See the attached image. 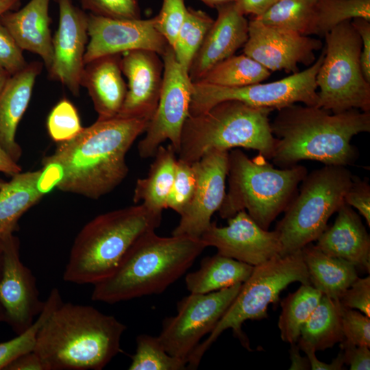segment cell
Segmentation results:
<instances>
[{"label":"cell","mask_w":370,"mask_h":370,"mask_svg":"<svg viewBox=\"0 0 370 370\" xmlns=\"http://www.w3.org/2000/svg\"><path fill=\"white\" fill-rule=\"evenodd\" d=\"M148 121L114 117L97 120L72 139L58 143L42 165L63 192L97 199L127 175L126 154Z\"/></svg>","instance_id":"1"},{"label":"cell","mask_w":370,"mask_h":370,"mask_svg":"<svg viewBox=\"0 0 370 370\" xmlns=\"http://www.w3.org/2000/svg\"><path fill=\"white\" fill-rule=\"evenodd\" d=\"M271 127L276 138L271 159L278 166L287 168L305 160L346 166L358 156L352 138L370 132V112L332 113L294 103L278 110Z\"/></svg>","instance_id":"2"},{"label":"cell","mask_w":370,"mask_h":370,"mask_svg":"<svg viewBox=\"0 0 370 370\" xmlns=\"http://www.w3.org/2000/svg\"><path fill=\"white\" fill-rule=\"evenodd\" d=\"M126 328L92 306L62 301L41 326L34 352L45 370H101L121 352Z\"/></svg>","instance_id":"3"},{"label":"cell","mask_w":370,"mask_h":370,"mask_svg":"<svg viewBox=\"0 0 370 370\" xmlns=\"http://www.w3.org/2000/svg\"><path fill=\"white\" fill-rule=\"evenodd\" d=\"M208 247L186 236H160L155 230L141 235L114 271L94 284L91 299L115 304L159 294L181 278Z\"/></svg>","instance_id":"4"},{"label":"cell","mask_w":370,"mask_h":370,"mask_svg":"<svg viewBox=\"0 0 370 370\" xmlns=\"http://www.w3.org/2000/svg\"><path fill=\"white\" fill-rule=\"evenodd\" d=\"M161 220L162 213L142 204L97 216L76 236L63 280L94 285L107 278L132 244L143 234L155 230Z\"/></svg>","instance_id":"5"},{"label":"cell","mask_w":370,"mask_h":370,"mask_svg":"<svg viewBox=\"0 0 370 370\" xmlns=\"http://www.w3.org/2000/svg\"><path fill=\"white\" fill-rule=\"evenodd\" d=\"M273 110L227 100L203 114L188 115L182 131L178 158L193 163L211 149L243 147L271 159L276 143L269 118Z\"/></svg>","instance_id":"6"},{"label":"cell","mask_w":370,"mask_h":370,"mask_svg":"<svg viewBox=\"0 0 370 370\" xmlns=\"http://www.w3.org/2000/svg\"><path fill=\"white\" fill-rule=\"evenodd\" d=\"M308 174L300 164L276 169L258 154L249 158L238 149L228 153V190L218 210L228 219L245 210L262 229L285 211Z\"/></svg>","instance_id":"7"},{"label":"cell","mask_w":370,"mask_h":370,"mask_svg":"<svg viewBox=\"0 0 370 370\" xmlns=\"http://www.w3.org/2000/svg\"><path fill=\"white\" fill-rule=\"evenodd\" d=\"M295 282L310 284L301 250L285 256L277 255L254 267L250 276L242 284L237 295L207 339L199 343L189 356L187 367L196 369L205 352L227 329H232L234 334L248 347L242 331L243 323L247 320L267 318L269 306L277 304L281 292Z\"/></svg>","instance_id":"8"},{"label":"cell","mask_w":370,"mask_h":370,"mask_svg":"<svg viewBox=\"0 0 370 370\" xmlns=\"http://www.w3.org/2000/svg\"><path fill=\"white\" fill-rule=\"evenodd\" d=\"M353 175L343 166L325 165L307 174L278 223L280 256L301 250L328 227L330 217L345 203Z\"/></svg>","instance_id":"9"},{"label":"cell","mask_w":370,"mask_h":370,"mask_svg":"<svg viewBox=\"0 0 370 370\" xmlns=\"http://www.w3.org/2000/svg\"><path fill=\"white\" fill-rule=\"evenodd\" d=\"M323 62L316 76L319 107L332 113L352 109L370 112V82L360 66V37L351 21H345L325 36Z\"/></svg>","instance_id":"10"},{"label":"cell","mask_w":370,"mask_h":370,"mask_svg":"<svg viewBox=\"0 0 370 370\" xmlns=\"http://www.w3.org/2000/svg\"><path fill=\"white\" fill-rule=\"evenodd\" d=\"M324 56L323 47L317 60L306 69L267 84L228 87L193 82L189 115L203 114L217 103L227 100L278 110L297 102L319 107L316 76Z\"/></svg>","instance_id":"11"},{"label":"cell","mask_w":370,"mask_h":370,"mask_svg":"<svg viewBox=\"0 0 370 370\" xmlns=\"http://www.w3.org/2000/svg\"><path fill=\"white\" fill-rule=\"evenodd\" d=\"M242 284L208 293H190L177 314L162 322L158 336L167 353L187 362L201 339L210 334L239 292Z\"/></svg>","instance_id":"12"},{"label":"cell","mask_w":370,"mask_h":370,"mask_svg":"<svg viewBox=\"0 0 370 370\" xmlns=\"http://www.w3.org/2000/svg\"><path fill=\"white\" fill-rule=\"evenodd\" d=\"M162 57L163 81L158 107L138 145L142 158H153L166 140L177 153L182 128L189 115L193 82L176 60L172 47L169 46Z\"/></svg>","instance_id":"13"},{"label":"cell","mask_w":370,"mask_h":370,"mask_svg":"<svg viewBox=\"0 0 370 370\" xmlns=\"http://www.w3.org/2000/svg\"><path fill=\"white\" fill-rule=\"evenodd\" d=\"M0 240L3 247L0 303L5 322L18 334L32 325L45 301L39 298L35 276L21 260L18 238L11 234Z\"/></svg>","instance_id":"14"},{"label":"cell","mask_w":370,"mask_h":370,"mask_svg":"<svg viewBox=\"0 0 370 370\" xmlns=\"http://www.w3.org/2000/svg\"><path fill=\"white\" fill-rule=\"evenodd\" d=\"M243 53L270 71L299 72V64L310 66L314 51L323 47L317 38L276 27L264 25L254 18L248 22V38Z\"/></svg>","instance_id":"15"},{"label":"cell","mask_w":370,"mask_h":370,"mask_svg":"<svg viewBox=\"0 0 370 370\" xmlns=\"http://www.w3.org/2000/svg\"><path fill=\"white\" fill-rule=\"evenodd\" d=\"M228 151L211 149L193 162L197 174L193 197L180 214L172 235L200 238L209 227L213 214L223 201L228 169Z\"/></svg>","instance_id":"16"},{"label":"cell","mask_w":370,"mask_h":370,"mask_svg":"<svg viewBox=\"0 0 370 370\" xmlns=\"http://www.w3.org/2000/svg\"><path fill=\"white\" fill-rule=\"evenodd\" d=\"M149 19H118L88 14V42L85 64L97 58L133 50H150L162 56L169 46Z\"/></svg>","instance_id":"17"},{"label":"cell","mask_w":370,"mask_h":370,"mask_svg":"<svg viewBox=\"0 0 370 370\" xmlns=\"http://www.w3.org/2000/svg\"><path fill=\"white\" fill-rule=\"evenodd\" d=\"M200 238L218 254L253 267L280 255L282 249L278 232L262 229L245 210L228 219L226 226L212 222Z\"/></svg>","instance_id":"18"},{"label":"cell","mask_w":370,"mask_h":370,"mask_svg":"<svg viewBox=\"0 0 370 370\" xmlns=\"http://www.w3.org/2000/svg\"><path fill=\"white\" fill-rule=\"evenodd\" d=\"M59 23L52 39L53 62L50 78L60 82L78 96L88 42V14L72 0H57Z\"/></svg>","instance_id":"19"},{"label":"cell","mask_w":370,"mask_h":370,"mask_svg":"<svg viewBox=\"0 0 370 370\" xmlns=\"http://www.w3.org/2000/svg\"><path fill=\"white\" fill-rule=\"evenodd\" d=\"M150 50H133L121 55V71L127 77V92L116 117L149 121L159 101L163 81V61Z\"/></svg>","instance_id":"20"},{"label":"cell","mask_w":370,"mask_h":370,"mask_svg":"<svg viewBox=\"0 0 370 370\" xmlns=\"http://www.w3.org/2000/svg\"><path fill=\"white\" fill-rule=\"evenodd\" d=\"M217 19L194 57L188 71L193 82L200 79L212 67L234 55L248 38V21L230 2L216 8Z\"/></svg>","instance_id":"21"},{"label":"cell","mask_w":370,"mask_h":370,"mask_svg":"<svg viewBox=\"0 0 370 370\" xmlns=\"http://www.w3.org/2000/svg\"><path fill=\"white\" fill-rule=\"evenodd\" d=\"M336 212L334 223L321 233L315 245L325 254L369 273L370 238L359 215L346 203Z\"/></svg>","instance_id":"22"},{"label":"cell","mask_w":370,"mask_h":370,"mask_svg":"<svg viewBox=\"0 0 370 370\" xmlns=\"http://www.w3.org/2000/svg\"><path fill=\"white\" fill-rule=\"evenodd\" d=\"M42 69V63L39 61L28 63L10 77L0 93V147L17 162L22 150L16 140V132Z\"/></svg>","instance_id":"23"},{"label":"cell","mask_w":370,"mask_h":370,"mask_svg":"<svg viewBox=\"0 0 370 370\" xmlns=\"http://www.w3.org/2000/svg\"><path fill=\"white\" fill-rule=\"evenodd\" d=\"M121 55L101 56L85 64L81 86L87 89L98 120L116 117L124 101L127 85L122 77Z\"/></svg>","instance_id":"24"},{"label":"cell","mask_w":370,"mask_h":370,"mask_svg":"<svg viewBox=\"0 0 370 370\" xmlns=\"http://www.w3.org/2000/svg\"><path fill=\"white\" fill-rule=\"evenodd\" d=\"M50 0H30L21 9L0 17L22 49L38 55L49 71L53 62V37L50 30Z\"/></svg>","instance_id":"25"},{"label":"cell","mask_w":370,"mask_h":370,"mask_svg":"<svg viewBox=\"0 0 370 370\" xmlns=\"http://www.w3.org/2000/svg\"><path fill=\"white\" fill-rule=\"evenodd\" d=\"M45 181L51 182L42 169L18 173L1 187L0 239L14 234L18 228L21 217L51 188L47 184L42 185Z\"/></svg>","instance_id":"26"},{"label":"cell","mask_w":370,"mask_h":370,"mask_svg":"<svg viewBox=\"0 0 370 370\" xmlns=\"http://www.w3.org/2000/svg\"><path fill=\"white\" fill-rule=\"evenodd\" d=\"M310 284L323 295L338 299L342 293L358 278L352 263L329 256L309 243L301 249Z\"/></svg>","instance_id":"27"},{"label":"cell","mask_w":370,"mask_h":370,"mask_svg":"<svg viewBox=\"0 0 370 370\" xmlns=\"http://www.w3.org/2000/svg\"><path fill=\"white\" fill-rule=\"evenodd\" d=\"M176 154L171 144L158 148L147 176L136 181L133 195L135 204L141 201L149 210L162 212L175 177Z\"/></svg>","instance_id":"28"},{"label":"cell","mask_w":370,"mask_h":370,"mask_svg":"<svg viewBox=\"0 0 370 370\" xmlns=\"http://www.w3.org/2000/svg\"><path fill=\"white\" fill-rule=\"evenodd\" d=\"M254 267L217 253L205 257L199 268L185 278L190 293H208L243 284L250 276Z\"/></svg>","instance_id":"29"},{"label":"cell","mask_w":370,"mask_h":370,"mask_svg":"<svg viewBox=\"0 0 370 370\" xmlns=\"http://www.w3.org/2000/svg\"><path fill=\"white\" fill-rule=\"evenodd\" d=\"M342 308L338 300L322 295L301 328L297 342L299 349L322 351L343 341Z\"/></svg>","instance_id":"30"},{"label":"cell","mask_w":370,"mask_h":370,"mask_svg":"<svg viewBox=\"0 0 370 370\" xmlns=\"http://www.w3.org/2000/svg\"><path fill=\"white\" fill-rule=\"evenodd\" d=\"M322 293L311 284L301 285L280 303L282 312L278 326L284 342L297 343L300 331L318 305Z\"/></svg>","instance_id":"31"},{"label":"cell","mask_w":370,"mask_h":370,"mask_svg":"<svg viewBox=\"0 0 370 370\" xmlns=\"http://www.w3.org/2000/svg\"><path fill=\"white\" fill-rule=\"evenodd\" d=\"M271 71L245 54L233 55L212 67L196 82L228 87L260 83Z\"/></svg>","instance_id":"32"},{"label":"cell","mask_w":370,"mask_h":370,"mask_svg":"<svg viewBox=\"0 0 370 370\" xmlns=\"http://www.w3.org/2000/svg\"><path fill=\"white\" fill-rule=\"evenodd\" d=\"M355 18L370 21V0H317L309 35L324 36L339 24Z\"/></svg>","instance_id":"33"},{"label":"cell","mask_w":370,"mask_h":370,"mask_svg":"<svg viewBox=\"0 0 370 370\" xmlns=\"http://www.w3.org/2000/svg\"><path fill=\"white\" fill-rule=\"evenodd\" d=\"M316 1L278 0L264 14L252 18L267 25L308 36Z\"/></svg>","instance_id":"34"},{"label":"cell","mask_w":370,"mask_h":370,"mask_svg":"<svg viewBox=\"0 0 370 370\" xmlns=\"http://www.w3.org/2000/svg\"><path fill=\"white\" fill-rule=\"evenodd\" d=\"M214 21L202 10L187 8L184 22L172 49L176 60L188 73L194 57Z\"/></svg>","instance_id":"35"},{"label":"cell","mask_w":370,"mask_h":370,"mask_svg":"<svg viewBox=\"0 0 370 370\" xmlns=\"http://www.w3.org/2000/svg\"><path fill=\"white\" fill-rule=\"evenodd\" d=\"M62 303L57 288L50 291L44 307L36 319L27 330L14 338L0 343V370L5 368L21 356L34 351L38 332L53 310Z\"/></svg>","instance_id":"36"},{"label":"cell","mask_w":370,"mask_h":370,"mask_svg":"<svg viewBox=\"0 0 370 370\" xmlns=\"http://www.w3.org/2000/svg\"><path fill=\"white\" fill-rule=\"evenodd\" d=\"M136 348L131 356L130 370H184L187 362L166 352L158 336L140 334Z\"/></svg>","instance_id":"37"},{"label":"cell","mask_w":370,"mask_h":370,"mask_svg":"<svg viewBox=\"0 0 370 370\" xmlns=\"http://www.w3.org/2000/svg\"><path fill=\"white\" fill-rule=\"evenodd\" d=\"M47 127L51 138L58 143L69 140L84 128L77 109L69 100H60L51 110Z\"/></svg>","instance_id":"38"},{"label":"cell","mask_w":370,"mask_h":370,"mask_svg":"<svg viewBox=\"0 0 370 370\" xmlns=\"http://www.w3.org/2000/svg\"><path fill=\"white\" fill-rule=\"evenodd\" d=\"M197 184V174L193 163L177 158L173 185L166 208L180 214L190 204Z\"/></svg>","instance_id":"39"},{"label":"cell","mask_w":370,"mask_h":370,"mask_svg":"<svg viewBox=\"0 0 370 370\" xmlns=\"http://www.w3.org/2000/svg\"><path fill=\"white\" fill-rule=\"evenodd\" d=\"M186 12L184 0H162L161 10L159 14L154 16L156 29L171 47H173L175 42L184 22Z\"/></svg>","instance_id":"40"},{"label":"cell","mask_w":370,"mask_h":370,"mask_svg":"<svg viewBox=\"0 0 370 370\" xmlns=\"http://www.w3.org/2000/svg\"><path fill=\"white\" fill-rule=\"evenodd\" d=\"M84 10L110 18H140L139 0H79Z\"/></svg>","instance_id":"41"},{"label":"cell","mask_w":370,"mask_h":370,"mask_svg":"<svg viewBox=\"0 0 370 370\" xmlns=\"http://www.w3.org/2000/svg\"><path fill=\"white\" fill-rule=\"evenodd\" d=\"M370 317L359 310L342 308L344 340L356 345L370 347Z\"/></svg>","instance_id":"42"},{"label":"cell","mask_w":370,"mask_h":370,"mask_svg":"<svg viewBox=\"0 0 370 370\" xmlns=\"http://www.w3.org/2000/svg\"><path fill=\"white\" fill-rule=\"evenodd\" d=\"M27 64L22 49L0 22V67L13 75L24 69Z\"/></svg>","instance_id":"43"},{"label":"cell","mask_w":370,"mask_h":370,"mask_svg":"<svg viewBox=\"0 0 370 370\" xmlns=\"http://www.w3.org/2000/svg\"><path fill=\"white\" fill-rule=\"evenodd\" d=\"M338 300L343 307L359 310L370 317V276L356 278Z\"/></svg>","instance_id":"44"},{"label":"cell","mask_w":370,"mask_h":370,"mask_svg":"<svg viewBox=\"0 0 370 370\" xmlns=\"http://www.w3.org/2000/svg\"><path fill=\"white\" fill-rule=\"evenodd\" d=\"M345 203L358 210L370 226V186L367 180L354 176L345 197Z\"/></svg>","instance_id":"45"},{"label":"cell","mask_w":370,"mask_h":370,"mask_svg":"<svg viewBox=\"0 0 370 370\" xmlns=\"http://www.w3.org/2000/svg\"><path fill=\"white\" fill-rule=\"evenodd\" d=\"M344 363L349 366L352 370L370 369L369 347L356 345L345 340L340 343Z\"/></svg>","instance_id":"46"},{"label":"cell","mask_w":370,"mask_h":370,"mask_svg":"<svg viewBox=\"0 0 370 370\" xmlns=\"http://www.w3.org/2000/svg\"><path fill=\"white\" fill-rule=\"evenodd\" d=\"M351 23L361 39V70L366 80L370 82V21L362 18H355Z\"/></svg>","instance_id":"47"},{"label":"cell","mask_w":370,"mask_h":370,"mask_svg":"<svg viewBox=\"0 0 370 370\" xmlns=\"http://www.w3.org/2000/svg\"><path fill=\"white\" fill-rule=\"evenodd\" d=\"M278 0H236V9L244 16H258L267 12Z\"/></svg>","instance_id":"48"},{"label":"cell","mask_w":370,"mask_h":370,"mask_svg":"<svg viewBox=\"0 0 370 370\" xmlns=\"http://www.w3.org/2000/svg\"><path fill=\"white\" fill-rule=\"evenodd\" d=\"M5 370H45V367L39 356L32 351L16 358Z\"/></svg>","instance_id":"49"},{"label":"cell","mask_w":370,"mask_h":370,"mask_svg":"<svg viewBox=\"0 0 370 370\" xmlns=\"http://www.w3.org/2000/svg\"><path fill=\"white\" fill-rule=\"evenodd\" d=\"M303 352L306 354L308 360L310 369L313 370H340L342 369L343 366L344 360L341 351L338 356L331 362V363H326L320 361L317 358L313 349H306Z\"/></svg>","instance_id":"50"},{"label":"cell","mask_w":370,"mask_h":370,"mask_svg":"<svg viewBox=\"0 0 370 370\" xmlns=\"http://www.w3.org/2000/svg\"><path fill=\"white\" fill-rule=\"evenodd\" d=\"M0 172L12 176L21 172V167L0 147Z\"/></svg>","instance_id":"51"},{"label":"cell","mask_w":370,"mask_h":370,"mask_svg":"<svg viewBox=\"0 0 370 370\" xmlns=\"http://www.w3.org/2000/svg\"><path fill=\"white\" fill-rule=\"evenodd\" d=\"M290 349V359L291 365L290 369H309L310 365L307 357H301L299 354V348L297 343L292 344Z\"/></svg>","instance_id":"52"},{"label":"cell","mask_w":370,"mask_h":370,"mask_svg":"<svg viewBox=\"0 0 370 370\" xmlns=\"http://www.w3.org/2000/svg\"><path fill=\"white\" fill-rule=\"evenodd\" d=\"M21 0H0V17L17 7Z\"/></svg>","instance_id":"53"},{"label":"cell","mask_w":370,"mask_h":370,"mask_svg":"<svg viewBox=\"0 0 370 370\" xmlns=\"http://www.w3.org/2000/svg\"><path fill=\"white\" fill-rule=\"evenodd\" d=\"M200 1H201L206 5L210 8H216L221 5L230 2H234L236 0H200Z\"/></svg>","instance_id":"54"},{"label":"cell","mask_w":370,"mask_h":370,"mask_svg":"<svg viewBox=\"0 0 370 370\" xmlns=\"http://www.w3.org/2000/svg\"><path fill=\"white\" fill-rule=\"evenodd\" d=\"M11 75L0 67V93Z\"/></svg>","instance_id":"55"},{"label":"cell","mask_w":370,"mask_h":370,"mask_svg":"<svg viewBox=\"0 0 370 370\" xmlns=\"http://www.w3.org/2000/svg\"><path fill=\"white\" fill-rule=\"evenodd\" d=\"M2 264H3V247L1 241L0 240V278L1 275V271H2Z\"/></svg>","instance_id":"56"},{"label":"cell","mask_w":370,"mask_h":370,"mask_svg":"<svg viewBox=\"0 0 370 370\" xmlns=\"http://www.w3.org/2000/svg\"><path fill=\"white\" fill-rule=\"evenodd\" d=\"M0 321H5V311L3 310V308L2 305L0 303Z\"/></svg>","instance_id":"57"},{"label":"cell","mask_w":370,"mask_h":370,"mask_svg":"<svg viewBox=\"0 0 370 370\" xmlns=\"http://www.w3.org/2000/svg\"><path fill=\"white\" fill-rule=\"evenodd\" d=\"M5 181H3V180L0 179V188L1 187L5 184Z\"/></svg>","instance_id":"58"}]
</instances>
